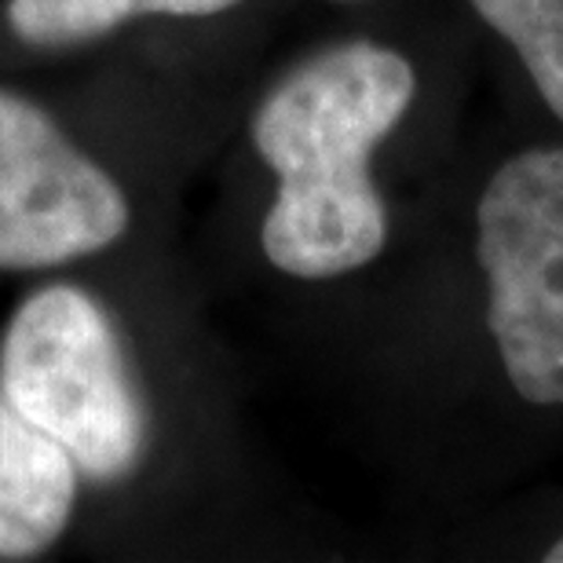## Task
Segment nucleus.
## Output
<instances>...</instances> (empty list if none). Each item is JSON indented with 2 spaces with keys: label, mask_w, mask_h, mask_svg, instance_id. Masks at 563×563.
Returning a JSON list of instances; mask_svg holds the SVG:
<instances>
[{
  "label": "nucleus",
  "mask_w": 563,
  "mask_h": 563,
  "mask_svg": "<svg viewBox=\"0 0 563 563\" xmlns=\"http://www.w3.org/2000/svg\"><path fill=\"white\" fill-rule=\"evenodd\" d=\"M413 96L418 74L407 55L347 41L303 59L261 99L250 136L278 176L261 228L272 267L322 282L385 253L388 209L369 157L407 118Z\"/></svg>",
  "instance_id": "f257e3e1"
},
{
  "label": "nucleus",
  "mask_w": 563,
  "mask_h": 563,
  "mask_svg": "<svg viewBox=\"0 0 563 563\" xmlns=\"http://www.w3.org/2000/svg\"><path fill=\"white\" fill-rule=\"evenodd\" d=\"M0 391L92 479H125L146 454V407L107 311L77 286L19 303L0 344Z\"/></svg>",
  "instance_id": "f03ea898"
},
{
  "label": "nucleus",
  "mask_w": 563,
  "mask_h": 563,
  "mask_svg": "<svg viewBox=\"0 0 563 563\" xmlns=\"http://www.w3.org/2000/svg\"><path fill=\"white\" fill-rule=\"evenodd\" d=\"M476 256L512 391L563 407V146H531L494 168L476 206Z\"/></svg>",
  "instance_id": "7ed1b4c3"
},
{
  "label": "nucleus",
  "mask_w": 563,
  "mask_h": 563,
  "mask_svg": "<svg viewBox=\"0 0 563 563\" xmlns=\"http://www.w3.org/2000/svg\"><path fill=\"white\" fill-rule=\"evenodd\" d=\"M129 198L37 103L0 88V272L103 253L129 231Z\"/></svg>",
  "instance_id": "20e7f679"
},
{
  "label": "nucleus",
  "mask_w": 563,
  "mask_h": 563,
  "mask_svg": "<svg viewBox=\"0 0 563 563\" xmlns=\"http://www.w3.org/2000/svg\"><path fill=\"white\" fill-rule=\"evenodd\" d=\"M74 501V457L0 399V560H26L59 542Z\"/></svg>",
  "instance_id": "39448f33"
},
{
  "label": "nucleus",
  "mask_w": 563,
  "mask_h": 563,
  "mask_svg": "<svg viewBox=\"0 0 563 563\" xmlns=\"http://www.w3.org/2000/svg\"><path fill=\"white\" fill-rule=\"evenodd\" d=\"M242 0H11L8 26L30 48H74L140 15H220Z\"/></svg>",
  "instance_id": "423d86ee"
},
{
  "label": "nucleus",
  "mask_w": 563,
  "mask_h": 563,
  "mask_svg": "<svg viewBox=\"0 0 563 563\" xmlns=\"http://www.w3.org/2000/svg\"><path fill=\"white\" fill-rule=\"evenodd\" d=\"M487 26L512 44L538 96L563 121V0H468Z\"/></svg>",
  "instance_id": "0eeeda50"
},
{
  "label": "nucleus",
  "mask_w": 563,
  "mask_h": 563,
  "mask_svg": "<svg viewBox=\"0 0 563 563\" xmlns=\"http://www.w3.org/2000/svg\"><path fill=\"white\" fill-rule=\"evenodd\" d=\"M545 563H563V538H560V542H553V549L545 553Z\"/></svg>",
  "instance_id": "6e6552de"
}]
</instances>
